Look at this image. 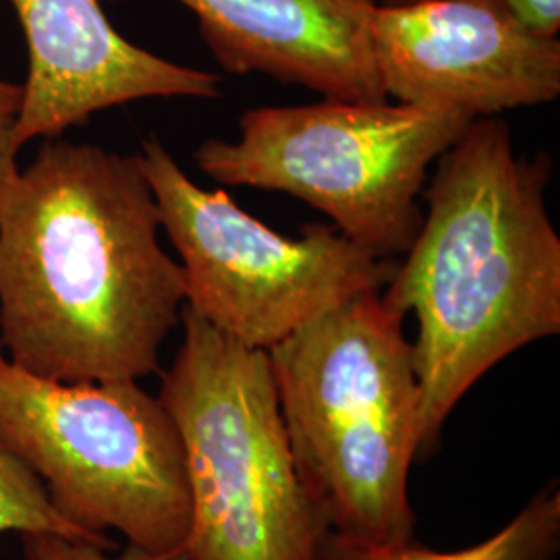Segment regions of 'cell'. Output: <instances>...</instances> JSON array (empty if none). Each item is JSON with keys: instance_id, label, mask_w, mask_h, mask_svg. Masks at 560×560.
<instances>
[{"instance_id": "6da1fadb", "label": "cell", "mask_w": 560, "mask_h": 560, "mask_svg": "<svg viewBox=\"0 0 560 560\" xmlns=\"http://www.w3.org/2000/svg\"><path fill=\"white\" fill-rule=\"evenodd\" d=\"M140 154L46 141L0 196V349L55 382L161 370L185 275L159 241Z\"/></svg>"}, {"instance_id": "7a4b0ae2", "label": "cell", "mask_w": 560, "mask_h": 560, "mask_svg": "<svg viewBox=\"0 0 560 560\" xmlns=\"http://www.w3.org/2000/svg\"><path fill=\"white\" fill-rule=\"evenodd\" d=\"M423 187L420 233L382 300L413 314L421 451L483 374L560 332V237L550 159L517 154L509 125L476 119Z\"/></svg>"}, {"instance_id": "3957f363", "label": "cell", "mask_w": 560, "mask_h": 560, "mask_svg": "<svg viewBox=\"0 0 560 560\" xmlns=\"http://www.w3.org/2000/svg\"><path fill=\"white\" fill-rule=\"evenodd\" d=\"M402 318L365 291L268 349L295 467L337 540H413L420 384Z\"/></svg>"}, {"instance_id": "277c9868", "label": "cell", "mask_w": 560, "mask_h": 560, "mask_svg": "<svg viewBox=\"0 0 560 560\" xmlns=\"http://www.w3.org/2000/svg\"><path fill=\"white\" fill-rule=\"evenodd\" d=\"M162 376L191 497L183 560H320L328 527L295 467L268 351L180 312Z\"/></svg>"}, {"instance_id": "5b68a950", "label": "cell", "mask_w": 560, "mask_h": 560, "mask_svg": "<svg viewBox=\"0 0 560 560\" xmlns=\"http://www.w3.org/2000/svg\"><path fill=\"white\" fill-rule=\"evenodd\" d=\"M476 119L413 104L328 98L243 113L237 140H206L201 173L222 185L280 191L326 214L378 258L420 233L428 171Z\"/></svg>"}, {"instance_id": "8992f818", "label": "cell", "mask_w": 560, "mask_h": 560, "mask_svg": "<svg viewBox=\"0 0 560 560\" xmlns=\"http://www.w3.org/2000/svg\"><path fill=\"white\" fill-rule=\"evenodd\" d=\"M0 441L81 532L180 555L191 497L179 430L138 381L55 382L0 363Z\"/></svg>"}, {"instance_id": "52a82bcc", "label": "cell", "mask_w": 560, "mask_h": 560, "mask_svg": "<svg viewBox=\"0 0 560 560\" xmlns=\"http://www.w3.org/2000/svg\"><path fill=\"white\" fill-rule=\"evenodd\" d=\"M140 156L162 229L179 252L185 305L247 347L268 351L342 301L382 291L397 272L393 258L335 226L279 235L222 189L196 185L159 138L143 141Z\"/></svg>"}, {"instance_id": "ba28073f", "label": "cell", "mask_w": 560, "mask_h": 560, "mask_svg": "<svg viewBox=\"0 0 560 560\" xmlns=\"http://www.w3.org/2000/svg\"><path fill=\"white\" fill-rule=\"evenodd\" d=\"M372 50L386 98L471 119L560 96L559 38H540L483 0L378 4Z\"/></svg>"}, {"instance_id": "9c48e42d", "label": "cell", "mask_w": 560, "mask_h": 560, "mask_svg": "<svg viewBox=\"0 0 560 560\" xmlns=\"http://www.w3.org/2000/svg\"><path fill=\"white\" fill-rule=\"evenodd\" d=\"M30 73L15 140L59 138L92 115L143 98H219L221 78L162 59L125 40L101 0H11Z\"/></svg>"}, {"instance_id": "30bf717a", "label": "cell", "mask_w": 560, "mask_h": 560, "mask_svg": "<svg viewBox=\"0 0 560 560\" xmlns=\"http://www.w3.org/2000/svg\"><path fill=\"white\" fill-rule=\"evenodd\" d=\"M233 75L261 73L328 98L388 101L372 50L378 0H179Z\"/></svg>"}, {"instance_id": "8fae6325", "label": "cell", "mask_w": 560, "mask_h": 560, "mask_svg": "<svg viewBox=\"0 0 560 560\" xmlns=\"http://www.w3.org/2000/svg\"><path fill=\"white\" fill-rule=\"evenodd\" d=\"M560 544V494L546 490L488 540L460 550H432L413 540L355 544L330 538L320 560H552Z\"/></svg>"}, {"instance_id": "7c38bea8", "label": "cell", "mask_w": 560, "mask_h": 560, "mask_svg": "<svg viewBox=\"0 0 560 560\" xmlns=\"http://www.w3.org/2000/svg\"><path fill=\"white\" fill-rule=\"evenodd\" d=\"M18 532L25 536H60L113 548V541L98 540L65 520L48 499L40 478L0 441V534Z\"/></svg>"}, {"instance_id": "4fadbf2b", "label": "cell", "mask_w": 560, "mask_h": 560, "mask_svg": "<svg viewBox=\"0 0 560 560\" xmlns=\"http://www.w3.org/2000/svg\"><path fill=\"white\" fill-rule=\"evenodd\" d=\"M23 548L30 560H183L180 555H145L129 548L122 557H106L104 548L60 536H25Z\"/></svg>"}, {"instance_id": "5bb4252c", "label": "cell", "mask_w": 560, "mask_h": 560, "mask_svg": "<svg viewBox=\"0 0 560 560\" xmlns=\"http://www.w3.org/2000/svg\"><path fill=\"white\" fill-rule=\"evenodd\" d=\"M23 104V85L0 80V196L20 175L18 154L21 145L15 140V125Z\"/></svg>"}, {"instance_id": "9a60e30c", "label": "cell", "mask_w": 560, "mask_h": 560, "mask_svg": "<svg viewBox=\"0 0 560 560\" xmlns=\"http://www.w3.org/2000/svg\"><path fill=\"white\" fill-rule=\"evenodd\" d=\"M509 20L540 38H557L560 30V0H483Z\"/></svg>"}, {"instance_id": "2e32d148", "label": "cell", "mask_w": 560, "mask_h": 560, "mask_svg": "<svg viewBox=\"0 0 560 560\" xmlns=\"http://www.w3.org/2000/svg\"><path fill=\"white\" fill-rule=\"evenodd\" d=\"M411 2H420V0H378V4L384 7H399V4H411Z\"/></svg>"}, {"instance_id": "e0dca14e", "label": "cell", "mask_w": 560, "mask_h": 560, "mask_svg": "<svg viewBox=\"0 0 560 560\" xmlns=\"http://www.w3.org/2000/svg\"><path fill=\"white\" fill-rule=\"evenodd\" d=\"M2 361H7V360H4V358H2V349H0V363H2Z\"/></svg>"}]
</instances>
